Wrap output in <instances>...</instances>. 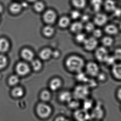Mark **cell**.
<instances>
[{"label":"cell","instance_id":"cell-1","mask_svg":"<svg viewBox=\"0 0 121 121\" xmlns=\"http://www.w3.org/2000/svg\"><path fill=\"white\" fill-rule=\"evenodd\" d=\"M65 66L70 72L77 73L82 72L85 66L84 60L77 55H72L66 59Z\"/></svg>","mask_w":121,"mask_h":121},{"label":"cell","instance_id":"cell-2","mask_svg":"<svg viewBox=\"0 0 121 121\" xmlns=\"http://www.w3.org/2000/svg\"><path fill=\"white\" fill-rule=\"evenodd\" d=\"M89 94L88 86L85 85H79L74 89L73 97L78 100H84L87 99Z\"/></svg>","mask_w":121,"mask_h":121},{"label":"cell","instance_id":"cell-3","mask_svg":"<svg viewBox=\"0 0 121 121\" xmlns=\"http://www.w3.org/2000/svg\"><path fill=\"white\" fill-rule=\"evenodd\" d=\"M52 108L50 106L44 103L38 104L36 107V112L38 116L45 119L49 118L52 113Z\"/></svg>","mask_w":121,"mask_h":121},{"label":"cell","instance_id":"cell-4","mask_svg":"<svg viewBox=\"0 0 121 121\" xmlns=\"http://www.w3.org/2000/svg\"><path fill=\"white\" fill-rule=\"evenodd\" d=\"M57 18L56 13L52 9H48L43 12V19L47 25H52L57 20Z\"/></svg>","mask_w":121,"mask_h":121},{"label":"cell","instance_id":"cell-5","mask_svg":"<svg viewBox=\"0 0 121 121\" xmlns=\"http://www.w3.org/2000/svg\"><path fill=\"white\" fill-rule=\"evenodd\" d=\"M85 68L87 74L91 77H97L100 72V68L99 65L94 62L88 63Z\"/></svg>","mask_w":121,"mask_h":121},{"label":"cell","instance_id":"cell-6","mask_svg":"<svg viewBox=\"0 0 121 121\" xmlns=\"http://www.w3.org/2000/svg\"><path fill=\"white\" fill-rule=\"evenodd\" d=\"M23 9L21 3L18 1H13L9 5L8 10L9 13L12 15L16 16L21 13Z\"/></svg>","mask_w":121,"mask_h":121},{"label":"cell","instance_id":"cell-7","mask_svg":"<svg viewBox=\"0 0 121 121\" xmlns=\"http://www.w3.org/2000/svg\"><path fill=\"white\" fill-rule=\"evenodd\" d=\"M109 55L108 52L105 47H99L96 49L95 57L99 62H104Z\"/></svg>","mask_w":121,"mask_h":121},{"label":"cell","instance_id":"cell-8","mask_svg":"<svg viewBox=\"0 0 121 121\" xmlns=\"http://www.w3.org/2000/svg\"><path fill=\"white\" fill-rule=\"evenodd\" d=\"M83 44L86 50L91 51L96 49L98 42L96 38L92 37L87 38Z\"/></svg>","mask_w":121,"mask_h":121},{"label":"cell","instance_id":"cell-9","mask_svg":"<svg viewBox=\"0 0 121 121\" xmlns=\"http://www.w3.org/2000/svg\"><path fill=\"white\" fill-rule=\"evenodd\" d=\"M16 72L20 76H25L27 75L30 72V68L27 63L20 62L16 65Z\"/></svg>","mask_w":121,"mask_h":121},{"label":"cell","instance_id":"cell-10","mask_svg":"<svg viewBox=\"0 0 121 121\" xmlns=\"http://www.w3.org/2000/svg\"><path fill=\"white\" fill-rule=\"evenodd\" d=\"M74 117L76 120L80 121H87L91 118L87 111L83 108L77 109L74 113Z\"/></svg>","mask_w":121,"mask_h":121},{"label":"cell","instance_id":"cell-11","mask_svg":"<svg viewBox=\"0 0 121 121\" xmlns=\"http://www.w3.org/2000/svg\"><path fill=\"white\" fill-rule=\"evenodd\" d=\"M108 21V18L104 13H98L95 16L94 23L98 26H102L105 25Z\"/></svg>","mask_w":121,"mask_h":121},{"label":"cell","instance_id":"cell-12","mask_svg":"<svg viewBox=\"0 0 121 121\" xmlns=\"http://www.w3.org/2000/svg\"><path fill=\"white\" fill-rule=\"evenodd\" d=\"M70 31L76 34L82 32L84 29V23L80 21H75L70 24L69 26Z\"/></svg>","mask_w":121,"mask_h":121},{"label":"cell","instance_id":"cell-13","mask_svg":"<svg viewBox=\"0 0 121 121\" xmlns=\"http://www.w3.org/2000/svg\"><path fill=\"white\" fill-rule=\"evenodd\" d=\"M21 55L23 59L27 62H30L34 59L35 54L31 50L27 48H24L21 52Z\"/></svg>","mask_w":121,"mask_h":121},{"label":"cell","instance_id":"cell-14","mask_svg":"<svg viewBox=\"0 0 121 121\" xmlns=\"http://www.w3.org/2000/svg\"><path fill=\"white\" fill-rule=\"evenodd\" d=\"M104 114V110L102 108L99 106H97L92 111L90 116L94 119H100L103 118Z\"/></svg>","mask_w":121,"mask_h":121},{"label":"cell","instance_id":"cell-15","mask_svg":"<svg viewBox=\"0 0 121 121\" xmlns=\"http://www.w3.org/2000/svg\"><path fill=\"white\" fill-rule=\"evenodd\" d=\"M112 74L115 79L121 81V63L113 65Z\"/></svg>","mask_w":121,"mask_h":121},{"label":"cell","instance_id":"cell-16","mask_svg":"<svg viewBox=\"0 0 121 121\" xmlns=\"http://www.w3.org/2000/svg\"><path fill=\"white\" fill-rule=\"evenodd\" d=\"M42 33L44 36L47 38L52 37L55 33V30L52 25H47L43 28Z\"/></svg>","mask_w":121,"mask_h":121},{"label":"cell","instance_id":"cell-17","mask_svg":"<svg viewBox=\"0 0 121 121\" xmlns=\"http://www.w3.org/2000/svg\"><path fill=\"white\" fill-rule=\"evenodd\" d=\"M57 22L60 27L62 28H65L70 25L71 23V19L69 17L63 16L59 18Z\"/></svg>","mask_w":121,"mask_h":121},{"label":"cell","instance_id":"cell-18","mask_svg":"<svg viewBox=\"0 0 121 121\" xmlns=\"http://www.w3.org/2000/svg\"><path fill=\"white\" fill-rule=\"evenodd\" d=\"M9 40L5 37L0 38V52L5 53L10 48Z\"/></svg>","mask_w":121,"mask_h":121},{"label":"cell","instance_id":"cell-19","mask_svg":"<svg viewBox=\"0 0 121 121\" xmlns=\"http://www.w3.org/2000/svg\"><path fill=\"white\" fill-rule=\"evenodd\" d=\"M62 85V81L59 78H55L51 80L49 85V88L52 91L58 90Z\"/></svg>","mask_w":121,"mask_h":121},{"label":"cell","instance_id":"cell-20","mask_svg":"<svg viewBox=\"0 0 121 121\" xmlns=\"http://www.w3.org/2000/svg\"><path fill=\"white\" fill-rule=\"evenodd\" d=\"M52 50L49 48H45L42 50L39 53L40 58L43 60H47L52 57Z\"/></svg>","mask_w":121,"mask_h":121},{"label":"cell","instance_id":"cell-21","mask_svg":"<svg viewBox=\"0 0 121 121\" xmlns=\"http://www.w3.org/2000/svg\"><path fill=\"white\" fill-rule=\"evenodd\" d=\"M33 8L37 13H43L45 10V5L42 1L38 0L33 3Z\"/></svg>","mask_w":121,"mask_h":121},{"label":"cell","instance_id":"cell-22","mask_svg":"<svg viewBox=\"0 0 121 121\" xmlns=\"http://www.w3.org/2000/svg\"><path fill=\"white\" fill-rule=\"evenodd\" d=\"M73 98V95L68 91L62 92L59 96V99L60 102L63 103H68Z\"/></svg>","mask_w":121,"mask_h":121},{"label":"cell","instance_id":"cell-23","mask_svg":"<svg viewBox=\"0 0 121 121\" xmlns=\"http://www.w3.org/2000/svg\"><path fill=\"white\" fill-rule=\"evenodd\" d=\"M104 31L106 33L111 35H117L118 32V29L116 26L113 25L109 24L107 26L104 28Z\"/></svg>","mask_w":121,"mask_h":121},{"label":"cell","instance_id":"cell-24","mask_svg":"<svg viewBox=\"0 0 121 121\" xmlns=\"http://www.w3.org/2000/svg\"><path fill=\"white\" fill-rule=\"evenodd\" d=\"M71 3L76 9H81L85 7L86 1V0H71Z\"/></svg>","mask_w":121,"mask_h":121},{"label":"cell","instance_id":"cell-25","mask_svg":"<svg viewBox=\"0 0 121 121\" xmlns=\"http://www.w3.org/2000/svg\"><path fill=\"white\" fill-rule=\"evenodd\" d=\"M104 8L108 11H113L116 8V3L113 0H106L104 4Z\"/></svg>","mask_w":121,"mask_h":121},{"label":"cell","instance_id":"cell-26","mask_svg":"<svg viewBox=\"0 0 121 121\" xmlns=\"http://www.w3.org/2000/svg\"><path fill=\"white\" fill-rule=\"evenodd\" d=\"M31 66L33 70L38 72L41 70L42 67V63L39 59H33L31 61Z\"/></svg>","mask_w":121,"mask_h":121},{"label":"cell","instance_id":"cell-27","mask_svg":"<svg viewBox=\"0 0 121 121\" xmlns=\"http://www.w3.org/2000/svg\"><path fill=\"white\" fill-rule=\"evenodd\" d=\"M24 90L20 87H17L14 88L12 91V96L15 98H19L22 97L24 95Z\"/></svg>","mask_w":121,"mask_h":121},{"label":"cell","instance_id":"cell-28","mask_svg":"<svg viewBox=\"0 0 121 121\" xmlns=\"http://www.w3.org/2000/svg\"><path fill=\"white\" fill-rule=\"evenodd\" d=\"M102 4V0H91V5L93 10L96 12H98L100 10Z\"/></svg>","mask_w":121,"mask_h":121},{"label":"cell","instance_id":"cell-29","mask_svg":"<svg viewBox=\"0 0 121 121\" xmlns=\"http://www.w3.org/2000/svg\"><path fill=\"white\" fill-rule=\"evenodd\" d=\"M51 93L47 90H44L41 92L40 94V99L44 102L49 101L51 99Z\"/></svg>","mask_w":121,"mask_h":121},{"label":"cell","instance_id":"cell-30","mask_svg":"<svg viewBox=\"0 0 121 121\" xmlns=\"http://www.w3.org/2000/svg\"><path fill=\"white\" fill-rule=\"evenodd\" d=\"M86 38V35L82 32L75 34V40L78 43L83 44Z\"/></svg>","mask_w":121,"mask_h":121},{"label":"cell","instance_id":"cell-31","mask_svg":"<svg viewBox=\"0 0 121 121\" xmlns=\"http://www.w3.org/2000/svg\"><path fill=\"white\" fill-rule=\"evenodd\" d=\"M102 43L105 47H110L113 45L114 40L113 38L109 36H105L102 38Z\"/></svg>","mask_w":121,"mask_h":121},{"label":"cell","instance_id":"cell-32","mask_svg":"<svg viewBox=\"0 0 121 121\" xmlns=\"http://www.w3.org/2000/svg\"><path fill=\"white\" fill-rule=\"evenodd\" d=\"M68 107L72 109H77L80 106L79 100L75 98H72L68 103Z\"/></svg>","mask_w":121,"mask_h":121},{"label":"cell","instance_id":"cell-33","mask_svg":"<svg viewBox=\"0 0 121 121\" xmlns=\"http://www.w3.org/2000/svg\"><path fill=\"white\" fill-rule=\"evenodd\" d=\"M82 15L81 13L78 9H76L71 11L70 13V18L72 20H76L80 18Z\"/></svg>","mask_w":121,"mask_h":121},{"label":"cell","instance_id":"cell-34","mask_svg":"<svg viewBox=\"0 0 121 121\" xmlns=\"http://www.w3.org/2000/svg\"><path fill=\"white\" fill-rule=\"evenodd\" d=\"M84 29L88 33H91L93 32L95 29V26L94 23L89 22L85 23L84 25Z\"/></svg>","mask_w":121,"mask_h":121},{"label":"cell","instance_id":"cell-35","mask_svg":"<svg viewBox=\"0 0 121 121\" xmlns=\"http://www.w3.org/2000/svg\"><path fill=\"white\" fill-rule=\"evenodd\" d=\"M19 79L17 75H12L9 79V85L11 86H14L17 85L19 82Z\"/></svg>","mask_w":121,"mask_h":121},{"label":"cell","instance_id":"cell-36","mask_svg":"<svg viewBox=\"0 0 121 121\" xmlns=\"http://www.w3.org/2000/svg\"><path fill=\"white\" fill-rule=\"evenodd\" d=\"M77 79L79 82H86L88 80V78L87 77L85 74L81 72L77 73Z\"/></svg>","mask_w":121,"mask_h":121},{"label":"cell","instance_id":"cell-37","mask_svg":"<svg viewBox=\"0 0 121 121\" xmlns=\"http://www.w3.org/2000/svg\"><path fill=\"white\" fill-rule=\"evenodd\" d=\"M83 103V109L88 111L91 108L92 106V101L90 99H86Z\"/></svg>","mask_w":121,"mask_h":121},{"label":"cell","instance_id":"cell-38","mask_svg":"<svg viewBox=\"0 0 121 121\" xmlns=\"http://www.w3.org/2000/svg\"><path fill=\"white\" fill-rule=\"evenodd\" d=\"M7 60L4 55H0V69H3L6 66Z\"/></svg>","mask_w":121,"mask_h":121},{"label":"cell","instance_id":"cell-39","mask_svg":"<svg viewBox=\"0 0 121 121\" xmlns=\"http://www.w3.org/2000/svg\"><path fill=\"white\" fill-rule=\"evenodd\" d=\"M93 37L97 39V38L101 37L102 35V32L100 29H95L92 32Z\"/></svg>","mask_w":121,"mask_h":121},{"label":"cell","instance_id":"cell-40","mask_svg":"<svg viewBox=\"0 0 121 121\" xmlns=\"http://www.w3.org/2000/svg\"><path fill=\"white\" fill-rule=\"evenodd\" d=\"M116 59L114 55L113 56H110L109 55L107 59L106 60V61L104 62L106 63L107 64L111 65V64H113V65L114 64V62L116 60Z\"/></svg>","mask_w":121,"mask_h":121},{"label":"cell","instance_id":"cell-41","mask_svg":"<svg viewBox=\"0 0 121 121\" xmlns=\"http://www.w3.org/2000/svg\"><path fill=\"white\" fill-rule=\"evenodd\" d=\"M80 19V21L82 22L83 23H86L87 22L90 21V17L89 15L86 14H83L81 15Z\"/></svg>","mask_w":121,"mask_h":121},{"label":"cell","instance_id":"cell-42","mask_svg":"<svg viewBox=\"0 0 121 121\" xmlns=\"http://www.w3.org/2000/svg\"><path fill=\"white\" fill-rule=\"evenodd\" d=\"M97 77H98V79L101 82L104 81L107 79V75H106V74L104 72H99Z\"/></svg>","mask_w":121,"mask_h":121},{"label":"cell","instance_id":"cell-43","mask_svg":"<svg viewBox=\"0 0 121 121\" xmlns=\"http://www.w3.org/2000/svg\"><path fill=\"white\" fill-rule=\"evenodd\" d=\"M114 56L116 59L121 60V48H118L116 50Z\"/></svg>","mask_w":121,"mask_h":121},{"label":"cell","instance_id":"cell-44","mask_svg":"<svg viewBox=\"0 0 121 121\" xmlns=\"http://www.w3.org/2000/svg\"><path fill=\"white\" fill-rule=\"evenodd\" d=\"M114 16L116 17H120L121 16V9L119 8H116L113 11Z\"/></svg>","mask_w":121,"mask_h":121},{"label":"cell","instance_id":"cell-45","mask_svg":"<svg viewBox=\"0 0 121 121\" xmlns=\"http://www.w3.org/2000/svg\"><path fill=\"white\" fill-rule=\"evenodd\" d=\"M60 56V53L57 50H55L52 51V57L55 58H58Z\"/></svg>","mask_w":121,"mask_h":121},{"label":"cell","instance_id":"cell-46","mask_svg":"<svg viewBox=\"0 0 121 121\" xmlns=\"http://www.w3.org/2000/svg\"><path fill=\"white\" fill-rule=\"evenodd\" d=\"M116 94L118 99L121 102V88H119L117 90Z\"/></svg>","mask_w":121,"mask_h":121},{"label":"cell","instance_id":"cell-47","mask_svg":"<svg viewBox=\"0 0 121 121\" xmlns=\"http://www.w3.org/2000/svg\"><path fill=\"white\" fill-rule=\"evenodd\" d=\"M5 11V8L3 4L0 3V15H2Z\"/></svg>","mask_w":121,"mask_h":121},{"label":"cell","instance_id":"cell-48","mask_svg":"<svg viewBox=\"0 0 121 121\" xmlns=\"http://www.w3.org/2000/svg\"><path fill=\"white\" fill-rule=\"evenodd\" d=\"M56 121H68L67 119H66L65 118L63 117L60 116L57 117L55 119Z\"/></svg>","mask_w":121,"mask_h":121},{"label":"cell","instance_id":"cell-49","mask_svg":"<svg viewBox=\"0 0 121 121\" xmlns=\"http://www.w3.org/2000/svg\"><path fill=\"white\" fill-rule=\"evenodd\" d=\"M38 0H25L26 1H27L28 3H34Z\"/></svg>","mask_w":121,"mask_h":121},{"label":"cell","instance_id":"cell-50","mask_svg":"<svg viewBox=\"0 0 121 121\" xmlns=\"http://www.w3.org/2000/svg\"><path fill=\"white\" fill-rule=\"evenodd\" d=\"M1 17L0 15V24L1 22Z\"/></svg>","mask_w":121,"mask_h":121},{"label":"cell","instance_id":"cell-51","mask_svg":"<svg viewBox=\"0 0 121 121\" xmlns=\"http://www.w3.org/2000/svg\"><path fill=\"white\" fill-rule=\"evenodd\" d=\"M119 27H120V29L121 30V22L120 23V25H119Z\"/></svg>","mask_w":121,"mask_h":121},{"label":"cell","instance_id":"cell-52","mask_svg":"<svg viewBox=\"0 0 121 121\" xmlns=\"http://www.w3.org/2000/svg\"><path fill=\"white\" fill-rule=\"evenodd\" d=\"M13 0L14 1H18L20 0Z\"/></svg>","mask_w":121,"mask_h":121},{"label":"cell","instance_id":"cell-53","mask_svg":"<svg viewBox=\"0 0 121 121\" xmlns=\"http://www.w3.org/2000/svg\"></svg>","mask_w":121,"mask_h":121}]
</instances>
